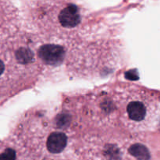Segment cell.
<instances>
[{
	"label": "cell",
	"mask_w": 160,
	"mask_h": 160,
	"mask_svg": "<svg viewBox=\"0 0 160 160\" xmlns=\"http://www.w3.org/2000/svg\"><path fill=\"white\" fill-rule=\"evenodd\" d=\"M23 12L27 25L45 42L73 40L91 17L80 0H28Z\"/></svg>",
	"instance_id": "6da1fadb"
},
{
	"label": "cell",
	"mask_w": 160,
	"mask_h": 160,
	"mask_svg": "<svg viewBox=\"0 0 160 160\" xmlns=\"http://www.w3.org/2000/svg\"><path fill=\"white\" fill-rule=\"evenodd\" d=\"M154 111L152 101L139 94V98H130L127 102L125 112L130 123L134 127H142L148 123Z\"/></svg>",
	"instance_id": "7a4b0ae2"
},
{
	"label": "cell",
	"mask_w": 160,
	"mask_h": 160,
	"mask_svg": "<svg viewBox=\"0 0 160 160\" xmlns=\"http://www.w3.org/2000/svg\"><path fill=\"white\" fill-rule=\"evenodd\" d=\"M36 57L42 66L58 67L63 63L67 58V48L59 42H42L35 48Z\"/></svg>",
	"instance_id": "3957f363"
},
{
	"label": "cell",
	"mask_w": 160,
	"mask_h": 160,
	"mask_svg": "<svg viewBox=\"0 0 160 160\" xmlns=\"http://www.w3.org/2000/svg\"><path fill=\"white\" fill-rule=\"evenodd\" d=\"M67 145V136L61 130H54L49 133L47 138V149L51 153H59Z\"/></svg>",
	"instance_id": "277c9868"
},
{
	"label": "cell",
	"mask_w": 160,
	"mask_h": 160,
	"mask_svg": "<svg viewBox=\"0 0 160 160\" xmlns=\"http://www.w3.org/2000/svg\"><path fill=\"white\" fill-rule=\"evenodd\" d=\"M130 152L132 156L139 160H148L149 159V153L147 148L143 145H133L130 148Z\"/></svg>",
	"instance_id": "5b68a950"
},
{
	"label": "cell",
	"mask_w": 160,
	"mask_h": 160,
	"mask_svg": "<svg viewBox=\"0 0 160 160\" xmlns=\"http://www.w3.org/2000/svg\"><path fill=\"white\" fill-rule=\"evenodd\" d=\"M0 160H16V152L11 148H6L0 153Z\"/></svg>",
	"instance_id": "8992f818"
}]
</instances>
